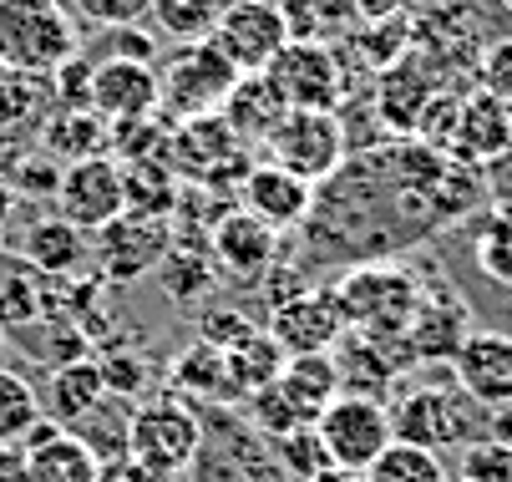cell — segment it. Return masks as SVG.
Masks as SVG:
<instances>
[{
	"mask_svg": "<svg viewBox=\"0 0 512 482\" xmlns=\"http://www.w3.org/2000/svg\"><path fill=\"white\" fill-rule=\"evenodd\" d=\"M198 422L203 442L188 462V482H295L234 406H198Z\"/></svg>",
	"mask_w": 512,
	"mask_h": 482,
	"instance_id": "cell-1",
	"label": "cell"
},
{
	"mask_svg": "<svg viewBox=\"0 0 512 482\" xmlns=\"http://www.w3.org/2000/svg\"><path fill=\"white\" fill-rule=\"evenodd\" d=\"M239 77L244 72L213 41H183L158 66V117L168 127L193 122V117H213L229 102V92L239 87Z\"/></svg>",
	"mask_w": 512,
	"mask_h": 482,
	"instance_id": "cell-2",
	"label": "cell"
},
{
	"mask_svg": "<svg viewBox=\"0 0 512 482\" xmlns=\"http://www.w3.org/2000/svg\"><path fill=\"white\" fill-rule=\"evenodd\" d=\"M71 56H82V31L61 0H0V61L11 72L51 77Z\"/></svg>",
	"mask_w": 512,
	"mask_h": 482,
	"instance_id": "cell-3",
	"label": "cell"
},
{
	"mask_svg": "<svg viewBox=\"0 0 512 482\" xmlns=\"http://www.w3.org/2000/svg\"><path fill=\"white\" fill-rule=\"evenodd\" d=\"M198 442H203L198 406L183 401L178 391H163V396H153V401L132 406L127 457H132L142 472H148L153 482H173L178 472H188Z\"/></svg>",
	"mask_w": 512,
	"mask_h": 482,
	"instance_id": "cell-4",
	"label": "cell"
},
{
	"mask_svg": "<svg viewBox=\"0 0 512 482\" xmlns=\"http://www.w3.org/2000/svg\"><path fill=\"white\" fill-rule=\"evenodd\" d=\"M335 300L350 330L376 340H401L421 305V280L396 264H355L335 285Z\"/></svg>",
	"mask_w": 512,
	"mask_h": 482,
	"instance_id": "cell-5",
	"label": "cell"
},
{
	"mask_svg": "<svg viewBox=\"0 0 512 482\" xmlns=\"http://www.w3.org/2000/svg\"><path fill=\"white\" fill-rule=\"evenodd\" d=\"M269 153V163L289 168L305 183H325L345 168V153H350V137H345V122L340 112H310V107H289L279 117V127L269 132V143L259 148Z\"/></svg>",
	"mask_w": 512,
	"mask_h": 482,
	"instance_id": "cell-6",
	"label": "cell"
},
{
	"mask_svg": "<svg viewBox=\"0 0 512 482\" xmlns=\"http://www.w3.org/2000/svg\"><path fill=\"white\" fill-rule=\"evenodd\" d=\"M472 396L457 386H406L386 411H391V437L426 447V452H442V447H467L477 432L472 417Z\"/></svg>",
	"mask_w": 512,
	"mask_h": 482,
	"instance_id": "cell-7",
	"label": "cell"
},
{
	"mask_svg": "<svg viewBox=\"0 0 512 482\" xmlns=\"http://www.w3.org/2000/svg\"><path fill=\"white\" fill-rule=\"evenodd\" d=\"M163 163L193 183H224V188H239L244 173H249V148L229 132L224 117H193V122H178L168 127V153Z\"/></svg>",
	"mask_w": 512,
	"mask_h": 482,
	"instance_id": "cell-8",
	"label": "cell"
},
{
	"mask_svg": "<svg viewBox=\"0 0 512 482\" xmlns=\"http://www.w3.org/2000/svg\"><path fill=\"white\" fill-rule=\"evenodd\" d=\"M315 432H320L330 462L345 467V472H365V467H371V462L396 442V437H391V411H386V401H376V396H350V391H340V396L320 411Z\"/></svg>",
	"mask_w": 512,
	"mask_h": 482,
	"instance_id": "cell-9",
	"label": "cell"
},
{
	"mask_svg": "<svg viewBox=\"0 0 512 482\" xmlns=\"http://www.w3.org/2000/svg\"><path fill=\"white\" fill-rule=\"evenodd\" d=\"M264 72L289 107L340 112V102H345V61L325 41H289Z\"/></svg>",
	"mask_w": 512,
	"mask_h": 482,
	"instance_id": "cell-10",
	"label": "cell"
},
{
	"mask_svg": "<svg viewBox=\"0 0 512 482\" xmlns=\"http://www.w3.org/2000/svg\"><path fill=\"white\" fill-rule=\"evenodd\" d=\"M56 214L66 224H77L82 234L107 229L112 219L127 214V188H122V163L117 158H82L66 163L56 183Z\"/></svg>",
	"mask_w": 512,
	"mask_h": 482,
	"instance_id": "cell-11",
	"label": "cell"
},
{
	"mask_svg": "<svg viewBox=\"0 0 512 482\" xmlns=\"http://www.w3.org/2000/svg\"><path fill=\"white\" fill-rule=\"evenodd\" d=\"M173 219H142V214H122L107 229L92 234V254L107 285H132L142 274H153L163 264V254L173 249Z\"/></svg>",
	"mask_w": 512,
	"mask_h": 482,
	"instance_id": "cell-12",
	"label": "cell"
},
{
	"mask_svg": "<svg viewBox=\"0 0 512 482\" xmlns=\"http://www.w3.org/2000/svg\"><path fill=\"white\" fill-rule=\"evenodd\" d=\"M208 41L249 77V72H264V66L289 46V26H284L279 0H229V6L218 11Z\"/></svg>",
	"mask_w": 512,
	"mask_h": 482,
	"instance_id": "cell-13",
	"label": "cell"
},
{
	"mask_svg": "<svg viewBox=\"0 0 512 482\" xmlns=\"http://www.w3.org/2000/svg\"><path fill=\"white\" fill-rule=\"evenodd\" d=\"M284 356H320L335 351V340L345 335V315L335 290H295L289 300H274L269 325H264Z\"/></svg>",
	"mask_w": 512,
	"mask_h": 482,
	"instance_id": "cell-14",
	"label": "cell"
},
{
	"mask_svg": "<svg viewBox=\"0 0 512 482\" xmlns=\"http://www.w3.org/2000/svg\"><path fill=\"white\" fill-rule=\"evenodd\" d=\"M208 254L224 274H234L244 285H259L279 259V229H269L264 219H254L244 209H224L208 229Z\"/></svg>",
	"mask_w": 512,
	"mask_h": 482,
	"instance_id": "cell-15",
	"label": "cell"
},
{
	"mask_svg": "<svg viewBox=\"0 0 512 482\" xmlns=\"http://www.w3.org/2000/svg\"><path fill=\"white\" fill-rule=\"evenodd\" d=\"M92 112L112 122L158 117V61H127L107 56L92 66Z\"/></svg>",
	"mask_w": 512,
	"mask_h": 482,
	"instance_id": "cell-16",
	"label": "cell"
},
{
	"mask_svg": "<svg viewBox=\"0 0 512 482\" xmlns=\"http://www.w3.org/2000/svg\"><path fill=\"white\" fill-rule=\"evenodd\" d=\"M335 371H340V391H350V396H386L396 381H401V371L411 366V356H406V346L401 340H376V335H360V330H345L340 340H335Z\"/></svg>",
	"mask_w": 512,
	"mask_h": 482,
	"instance_id": "cell-17",
	"label": "cell"
},
{
	"mask_svg": "<svg viewBox=\"0 0 512 482\" xmlns=\"http://www.w3.org/2000/svg\"><path fill=\"white\" fill-rule=\"evenodd\" d=\"M239 193V209L264 219L269 229H295L310 219V203H315V183L295 178L279 163H249L244 183L234 188Z\"/></svg>",
	"mask_w": 512,
	"mask_h": 482,
	"instance_id": "cell-18",
	"label": "cell"
},
{
	"mask_svg": "<svg viewBox=\"0 0 512 482\" xmlns=\"http://www.w3.org/2000/svg\"><path fill=\"white\" fill-rule=\"evenodd\" d=\"M457 386L477 401V406H512V335L502 330H472L457 356H452Z\"/></svg>",
	"mask_w": 512,
	"mask_h": 482,
	"instance_id": "cell-19",
	"label": "cell"
},
{
	"mask_svg": "<svg viewBox=\"0 0 512 482\" xmlns=\"http://www.w3.org/2000/svg\"><path fill=\"white\" fill-rule=\"evenodd\" d=\"M512 153V107L497 92H472L462 97L457 112V137H452V158L472 168H492Z\"/></svg>",
	"mask_w": 512,
	"mask_h": 482,
	"instance_id": "cell-20",
	"label": "cell"
},
{
	"mask_svg": "<svg viewBox=\"0 0 512 482\" xmlns=\"http://www.w3.org/2000/svg\"><path fill=\"white\" fill-rule=\"evenodd\" d=\"M436 92H442V82H436L431 61H421V51H406L401 61L386 66V72H376V112L391 132L411 137Z\"/></svg>",
	"mask_w": 512,
	"mask_h": 482,
	"instance_id": "cell-21",
	"label": "cell"
},
{
	"mask_svg": "<svg viewBox=\"0 0 512 482\" xmlns=\"http://www.w3.org/2000/svg\"><path fill=\"white\" fill-rule=\"evenodd\" d=\"M467 335L472 330H467V310H462L457 295L421 290V305H416V315H411V325L401 335V346H406L411 361H452Z\"/></svg>",
	"mask_w": 512,
	"mask_h": 482,
	"instance_id": "cell-22",
	"label": "cell"
},
{
	"mask_svg": "<svg viewBox=\"0 0 512 482\" xmlns=\"http://www.w3.org/2000/svg\"><path fill=\"white\" fill-rule=\"evenodd\" d=\"M21 452H26V477L31 482H102V462L77 437H71L66 427H56L46 417L21 442Z\"/></svg>",
	"mask_w": 512,
	"mask_h": 482,
	"instance_id": "cell-23",
	"label": "cell"
},
{
	"mask_svg": "<svg viewBox=\"0 0 512 482\" xmlns=\"http://www.w3.org/2000/svg\"><path fill=\"white\" fill-rule=\"evenodd\" d=\"M289 112V102L279 97V87L269 82V72H249L239 77V87L229 92V102L218 107V117L229 122V132L239 137V143L249 148H264L269 143V132L279 127V117Z\"/></svg>",
	"mask_w": 512,
	"mask_h": 482,
	"instance_id": "cell-24",
	"label": "cell"
},
{
	"mask_svg": "<svg viewBox=\"0 0 512 482\" xmlns=\"http://www.w3.org/2000/svg\"><path fill=\"white\" fill-rule=\"evenodd\" d=\"M41 153L56 163H82V158H102L112 143V127L92 112V107H51L41 117Z\"/></svg>",
	"mask_w": 512,
	"mask_h": 482,
	"instance_id": "cell-25",
	"label": "cell"
},
{
	"mask_svg": "<svg viewBox=\"0 0 512 482\" xmlns=\"http://www.w3.org/2000/svg\"><path fill=\"white\" fill-rule=\"evenodd\" d=\"M168 391H178L193 406H234V381H229V356L208 346V340H193L183 356H173L168 371Z\"/></svg>",
	"mask_w": 512,
	"mask_h": 482,
	"instance_id": "cell-26",
	"label": "cell"
},
{
	"mask_svg": "<svg viewBox=\"0 0 512 482\" xmlns=\"http://www.w3.org/2000/svg\"><path fill=\"white\" fill-rule=\"evenodd\" d=\"M102 396H107V386H102V371H97L92 356L51 366L46 391H41V417L56 422V427H71V422H82Z\"/></svg>",
	"mask_w": 512,
	"mask_h": 482,
	"instance_id": "cell-27",
	"label": "cell"
},
{
	"mask_svg": "<svg viewBox=\"0 0 512 482\" xmlns=\"http://www.w3.org/2000/svg\"><path fill=\"white\" fill-rule=\"evenodd\" d=\"M289 41H345L365 21V0H279Z\"/></svg>",
	"mask_w": 512,
	"mask_h": 482,
	"instance_id": "cell-28",
	"label": "cell"
},
{
	"mask_svg": "<svg viewBox=\"0 0 512 482\" xmlns=\"http://www.w3.org/2000/svg\"><path fill=\"white\" fill-rule=\"evenodd\" d=\"M21 259H26L36 274L66 280V274L87 259V234H82L77 224H66L61 214H56V219H41V224L26 229V239H21Z\"/></svg>",
	"mask_w": 512,
	"mask_h": 482,
	"instance_id": "cell-29",
	"label": "cell"
},
{
	"mask_svg": "<svg viewBox=\"0 0 512 482\" xmlns=\"http://www.w3.org/2000/svg\"><path fill=\"white\" fill-rule=\"evenodd\" d=\"M127 427H132V406L122 396H102L82 422H71L66 432L77 437L102 467L112 462H127Z\"/></svg>",
	"mask_w": 512,
	"mask_h": 482,
	"instance_id": "cell-30",
	"label": "cell"
},
{
	"mask_svg": "<svg viewBox=\"0 0 512 482\" xmlns=\"http://www.w3.org/2000/svg\"><path fill=\"white\" fill-rule=\"evenodd\" d=\"M224 356H229V381H234V396H239V401L254 396L259 386L279 381V371H284V361H289L269 330H249L239 346H229Z\"/></svg>",
	"mask_w": 512,
	"mask_h": 482,
	"instance_id": "cell-31",
	"label": "cell"
},
{
	"mask_svg": "<svg viewBox=\"0 0 512 482\" xmlns=\"http://www.w3.org/2000/svg\"><path fill=\"white\" fill-rule=\"evenodd\" d=\"M51 102V77H36V72H0V132H26V127H41Z\"/></svg>",
	"mask_w": 512,
	"mask_h": 482,
	"instance_id": "cell-32",
	"label": "cell"
},
{
	"mask_svg": "<svg viewBox=\"0 0 512 482\" xmlns=\"http://www.w3.org/2000/svg\"><path fill=\"white\" fill-rule=\"evenodd\" d=\"M213 254L208 244H193V239H173V249L163 254L158 274H163V290L178 300V305H198L213 285Z\"/></svg>",
	"mask_w": 512,
	"mask_h": 482,
	"instance_id": "cell-33",
	"label": "cell"
},
{
	"mask_svg": "<svg viewBox=\"0 0 512 482\" xmlns=\"http://www.w3.org/2000/svg\"><path fill=\"white\" fill-rule=\"evenodd\" d=\"M122 188H127V214H142V219H173V209H178L173 173H168L163 158L122 163Z\"/></svg>",
	"mask_w": 512,
	"mask_h": 482,
	"instance_id": "cell-34",
	"label": "cell"
},
{
	"mask_svg": "<svg viewBox=\"0 0 512 482\" xmlns=\"http://www.w3.org/2000/svg\"><path fill=\"white\" fill-rule=\"evenodd\" d=\"M239 417H244L264 442L289 437V432H300V427H315V417L284 391V381H269V386H259L254 396H244V411H239Z\"/></svg>",
	"mask_w": 512,
	"mask_h": 482,
	"instance_id": "cell-35",
	"label": "cell"
},
{
	"mask_svg": "<svg viewBox=\"0 0 512 482\" xmlns=\"http://www.w3.org/2000/svg\"><path fill=\"white\" fill-rule=\"evenodd\" d=\"M284 391L295 396L310 417H320V411L340 396V371H335V356L320 351V356H289L284 371H279Z\"/></svg>",
	"mask_w": 512,
	"mask_h": 482,
	"instance_id": "cell-36",
	"label": "cell"
},
{
	"mask_svg": "<svg viewBox=\"0 0 512 482\" xmlns=\"http://www.w3.org/2000/svg\"><path fill=\"white\" fill-rule=\"evenodd\" d=\"M41 427V396L26 376L0 371V447H21Z\"/></svg>",
	"mask_w": 512,
	"mask_h": 482,
	"instance_id": "cell-37",
	"label": "cell"
},
{
	"mask_svg": "<svg viewBox=\"0 0 512 482\" xmlns=\"http://www.w3.org/2000/svg\"><path fill=\"white\" fill-rule=\"evenodd\" d=\"M365 482H452V477H447L436 452L411 447V442H391L371 467H365Z\"/></svg>",
	"mask_w": 512,
	"mask_h": 482,
	"instance_id": "cell-38",
	"label": "cell"
},
{
	"mask_svg": "<svg viewBox=\"0 0 512 482\" xmlns=\"http://www.w3.org/2000/svg\"><path fill=\"white\" fill-rule=\"evenodd\" d=\"M218 0H153V21L168 41H208L213 21H218Z\"/></svg>",
	"mask_w": 512,
	"mask_h": 482,
	"instance_id": "cell-39",
	"label": "cell"
},
{
	"mask_svg": "<svg viewBox=\"0 0 512 482\" xmlns=\"http://www.w3.org/2000/svg\"><path fill=\"white\" fill-rule=\"evenodd\" d=\"M269 452L279 457V467L295 477V482H315V477H325V472L335 467L315 427H300V432H289V437H274Z\"/></svg>",
	"mask_w": 512,
	"mask_h": 482,
	"instance_id": "cell-40",
	"label": "cell"
},
{
	"mask_svg": "<svg viewBox=\"0 0 512 482\" xmlns=\"http://www.w3.org/2000/svg\"><path fill=\"white\" fill-rule=\"evenodd\" d=\"M457 482H512V447L477 437L462 447V477Z\"/></svg>",
	"mask_w": 512,
	"mask_h": 482,
	"instance_id": "cell-41",
	"label": "cell"
},
{
	"mask_svg": "<svg viewBox=\"0 0 512 482\" xmlns=\"http://www.w3.org/2000/svg\"><path fill=\"white\" fill-rule=\"evenodd\" d=\"M77 16L87 26L102 31H122V26H142L153 16V0H77Z\"/></svg>",
	"mask_w": 512,
	"mask_h": 482,
	"instance_id": "cell-42",
	"label": "cell"
},
{
	"mask_svg": "<svg viewBox=\"0 0 512 482\" xmlns=\"http://www.w3.org/2000/svg\"><path fill=\"white\" fill-rule=\"evenodd\" d=\"M51 102L56 107H92V66H87V56H71L51 72Z\"/></svg>",
	"mask_w": 512,
	"mask_h": 482,
	"instance_id": "cell-43",
	"label": "cell"
},
{
	"mask_svg": "<svg viewBox=\"0 0 512 482\" xmlns=\"http://www.w3.org/2000/svg\"><path fill=\"white\" fill-rule=\"evenodd\" d=\"M97 361V371H102V386H107V396H137L142 386H148V361L142 356H92Z\"/></svg>",
	"mask_w": 512,
	"mask_h": 482,
	"instance_id": "cell-44",
	"label": "cell"
},
{
	"mask_svg": "<svg viewBox=\"0 0 512 482\" xmlns=\"http://www.w3.org/2000/svg\"><path fill=\"white\" fill-rule=\"evenodd\" d=\"M249 330H254V325L239 320V310H203V330H198V340H208V346H218V351H229V346H239Z\"/></svg>",
	"mask_w": 512,
	"mask_h": 482,
	"instance_id": "cell-45",
	"label": "cell"
},
{
	"mask_svg": "<svg viewBox=\"0 0 512 482\" xmlns=\"http://www.w3.org/2000/svg\"><path fill=\"white\" fill-rule=\"evenodd\" d=\"M482 82H487V92H497V97L512 107V36L497 41V46L487 51V61H482Z\"/></svg>",
	"mask_w": 512,
	"mask_h": 482,
	"instance_id": "cell-46",
	"label": "cell"
},
{
	"mask_svg": "<svg viewBox=\"0 0 512 482\" xmlns=\"http://www.w3.org/2000/svg\"><path fill=\"white\" fill-rule=\"evenodd\" d=\"M107 41H112V56H127V61H158V36L137 31V26L107 31Z\"/></svg>",
	"mask_w": 512,
	"mask_h": 482,
	"instance_id": "cell-47",
	"label": "cell"
},
{
	"mask_svg": "<svg viewBox=\"0 0 512 482\" xmlns=\"http://www.w3.org/2000/svg\"><path fill=\"white\" fill-rule=\"evenodd\" d=\"M0 482H31V477H26V452H21V447H0Z\"/></svg>",
	"mask_w": 512,
	"mask_h": 482,
	"instance_id": "cell-48",
	"label": "cell"
},
{
	"mask_svg": "<svg viewBox=\"0 0 512 482\" xmlns=\"http://www.w3.org/2000/svg\"><path fill=\"white\" fill-rule=\"evenodd\" d=\"M11 214H16V188H11V178L0 173V229L11 224Z\"/></svg>",
	"mask_w": 512,
	"mask_h": 482,
	"instance_id": "cell-49",
	"label": "cell"
},
{
	"mask_svg": "<svg viewBox=\"0 0 512 482\" xmlns=\"http://www.w3.org/2000/svg\"><path fill=\"white\" fill-rule=\"evenodd\" d=\"M315 482H365V472H345V467H330L325 477H315Z\"/></svg>",
	"mask_w": 512,
	"mask_h": 482,
	"instance_id": "cell-50",
	"label": "cell"
},
{
	"mask_svg": "<svg viewBox=\"0 0 512 482\" xmlns=\"http://www.w3.org/2000/svg\"><path fill=\"white\" fill-rule=\"evenodd\" d=\"M502 6H507V11H512V0H502Z\"/></svg>",
	"mask_w": 512,
	"mask_h": 482,
	"instance_id": "cell-51",
	"label": "cell"
},
{
	"mask_svg": "<svg viewBox=\"0 0 512 482\" xmlns=\"http://www.w3.org/2000/svg\"><path fill=\"white\" fill-rule=\"evenodd\" d=\"M0 72H6V61H0Z\"/></svg>",
	"mask_w": 512,
	"mask_h": 482,
	"instance_id": "cell-52",
	"label": "cell"
},
{
	"mask_svg": "<svg viewBox=\"0 0 512 482\" xmlns=\"http://www.w3.org/2000/svg\"><path fill=\"white\" fill-rule=\"evenodd\" d=\"M0 335H6V325H0Z\"/></svg>",
	"mask_w": 512,
	"mask_h": 482,
	"instance_id": "cell-53",
	"label": "cell"
}]
</instances>
